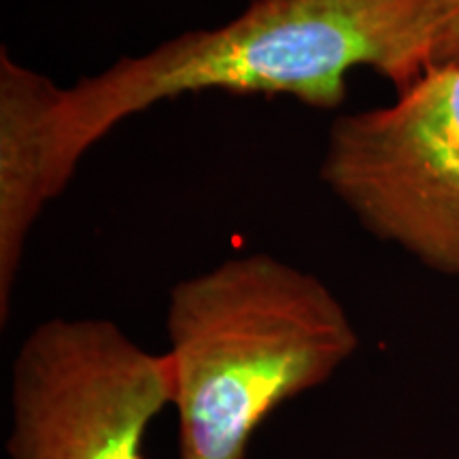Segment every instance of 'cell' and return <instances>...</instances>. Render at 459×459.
Returning a JSON list of instances; mask_svg holds the SVG:
<instances>
[{"instance_id":"cell-2","label":"cell","mask_w":459,"mask_h":459,"mask_svg":"<svg viewBox=\"0 0 459 459\" xmlns=\"http://www.w3.org/2000/svg\"><path fill=\"white\" fill-rule=\"evenodd\" d=\"M166 332L177 459H245L274 411L328 383L359 347L334 291L271 254L172 285Z\"/></svg>"},{"instance_id":"cell-6","label":"cell","mask_w":459,"mask_h":459,"mask_svg":"<svg viewBox=\"0 0 459 459\" xmlns=\"http://www.w3.org/2000/svg\"><path fill=\"white\" fill-rule=\"evenodd\" d=\"M429 66L459 65V0H426Z\"/></svg>"},{"instance_id":"cell-3","label":"cell","mask_w":459,"mask_h":459,"mask_svg":"<svg viewBox=\"0 0 459 459\" xmlns=\"http://www.w3.org/2000/svg\"><path fill=\"white\" fill-rule=\"evenodd\" d=\"M319 177L361 226L459 279V65L332 122Z\"/></svg>"},{"instance_id":"cell-5","label":"cell","mask_w":459,"mask_h":459,"mask_svg":"<svg viewBox=\"0 0 459 459\" xmlns=\"http://www.w3.org/2000/svg\"><path fill=\"white\" fill-rule=\"evenodd\" d=\"M62 88L0 49V321L7 324L28 238L65 192L56 145Z\"/></svg>"},{"instance_id":"cell-1","label":"cell","mask_w":459,"mask_h":459,"mask_svg":"<svg viewBox=\"0 0 459 459\" xmlns=\"http://www.w3.org/2000/svg\"><path fill=\"white\" fill-rule=\"evenodd\" d=\"M355 68L402 91L429 68L426 0H251L228 24L187 30L62 88L56 113L65 183L126 119L200 91L290 96L336 111Z\"/></svg>"},{"instance_id":"cell-4","label":"cell","mask_w":459,"mask_h":459,"mask_svg":"<svg viewBox=\"0 0 459 459\" xmlns=\"http://www.w3.org/2000/svg\"><path fill=\"white\" fill-rule=\"evenodd\" d=\"M170 402L166 351L111 319H48L11 366L7 459H147L149 428Z\"/></svg>"}]
</instances>
